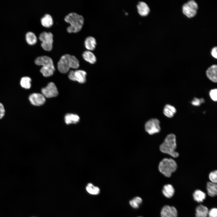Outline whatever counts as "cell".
I'll use <instances>...</instances> for the list:
<instances>
[{
    "label": "cell",
    "mask_w": 217,
    "mask_h": 217,
    "mask_svg": "<svg viewBox=\"0 0 217 217\" xmlns=\"http://www.w3.org/2000/svg\"><path fill=\"white\" fill-rule=\"evenodd\" d=\"M177 147L176 136L173 134H170L166 137L160 145L159 149L163 153L168 155L173 159H175L179 156V153L176 151Z\"/></svg>",
    "instance_id": "obj_1"
},
{
    "label": "cell",
    "mask_w": 217,
    "mask_h": 217,
    "mask_svg": "<svg viewBox=\"0 0 217 217\" xmlns=\"http://www.w3.org/2000/svg\"><path fill=\"white\" fill-rule=\"evenodd\" d=\"M79 66V62L74 55L66 54L62 56L58 63L59 71L62 73H67L70 68L77 69Z\"/></svg>",
    "instance_id": "obj_2"
},
{
    "label": "cell",
    "mask_w": 217,
    "mask_h": 217,
    "mask_svg": "<svg viewBox=\"0 0 217 217\" xmlns=\"http://www.w3.org/2000/svg\"><path fill=\"white\" fill-rule=\"evenodd\" d=\"M64 20L70 24L67 30L69 33H77L82 29L84 23V18L81 15L75 12L69 13L66 15Z\"/></svg>",
    "instance_id": "obj_3"
},
{
    "label": "cell",
    "mask_w": 217,
    "mask_h": 217,
    "mask_svg": "<svg viewBox=\"0 0 217 217\" xmlns=\"http://www.w3.org/2000/svg\"><path fill=\"white\" fill-rule=\"evenodd\" d=\"M35 64L42 67L40 72L45 77L52 75L55 71V68L52 59L49 56L44 55L38 57L35 60Z\"/></svg>",
    "instance_id": "obj_4"
},
{
    "label": "cell",
    "mask_w": 217,
    "mask_h": 217,
    "mask_svg": "<svg viewBox=\"0 0 217 217\" xmlns=\"http://www.w3.org/2000/svg\"><path fill=\"white\" fill-rule=\"evenodd\" d=\"M177 164L175 160L172 158H163L159 163L158 170L166 178H170L177 169Z\"/></svg>",
    "instance_id": "obj_5"
},
{
    "label": "cell",
    "mask_w": 217,
    "mask_h": 217,
    "mask_svg": "<svg viewBox=\"0 0 217 217\" xmlns=\"http://www.w3.org/2000/svg\"><path fill=\"white\" fill-rule=\"evenodd\" d=\"M145 129L149 135H154L158 134L161 130L160 122L157 118H151L146 122Z\"/></svg>",
    "instance_id": "obj_6"
},
{
    "label": "cell",
    "mask_w": 217,
    "mask_h": 217,
    "mask_svg": "<svg viewBox=\"0 0 217 217\" xmlns=\"http://www.w3.org/2000/svg\"><path fill=\"white\" fill-rule=\"evenodd\" d=\"M53 35L50 32L43 31L39 35V39L42 41L41 46L45 50L51 51L52 48Z\"/></svg>",
    "instance_id": "obj_7"
},
{
    "label": "cell",
    "mask_w": 217,
    "mask_h": 217,
    "mask_svg": "<svg viewBox=\"0 0 217 217\" xmlns=\"http://www.w3.org/2000/svg\"><path fill=\"white\" fill-rule=\"evenodd\" d=\"M198 9L197 3L194 0H190L183 5L182 12L187 17L190 18L196 15Z\"/></svg>",
    "instance_id": "obj_8"
},
{
    "label": "cell",
    "mask_w": 217,
    "mask_h": 217,
    "mask_svg": "<svg viewBox=\"0 0 217 217\" xmlns=\"http://www.w3.org/2000/svg\"><path fill=\"white\" fill-rule=\"evenodd\" d=\"M86 72L82 70L71 71L68 75L70 79L74 81H77L80 83H85L86 80Z\"/></svg>",
    "instance_id": "obj_9"
},
{
    "label": "cell",
    "mask_w": 217,
    "mask_h": 217,
    "mask_svg": "<svg viewBox=\"0 0 217 217\" xmlns=\"http://www.w3.org/2000/svg\"><path fill=\"white\" fill-rule=\"evenodd\" d=\"M41 92L44 97L47 98L56 97L58 95L57 88L55 84L52 82L49 83L46 87L42 88Z\"/></svg>",
    "instance_id": "obj_10"
},
{
    "label": "cell",
    "mask_w": 217,
    "mask_h": 217,
    "mask_svg": "<svg viewBox=\"0 0 217 217\" xmlns=\"http://www.w3.org/2000/svg\"><path fill=\"white\" fill-rule=\"evenodd\" d=\"M29 99L32 104L36 106H40L43 105L46 102V98L42 94L34 93L30 94Z\"/></svg>",
    "instance_id": "obj_11"
},
{
    "label": "cell",
    "mask_w": 217,
    "mask_h": 217,
    "mask_svg": "<svg viewBox=\"0 0 217 217\" xmlns=\"http://www.w3.org/2000/svg\"><path fill=\"white\" fill-rule=\"evenodd\" d=\"M161 217H177L178 212L174 206L165 205L161 211Z\"/></svg>",
    "instance_id": "obj_12"
},
{
    "label": "cell",
    "mask_w": 217,
    "mask_h": 217,
    "mask_svg": "<svg viewBox=\"0 0 217 217\" xmlns=\"http://www.w3.org/2000/svg\"><path fill=\"white\" fill-rule=\"evenodd\" d=\"M206 75L208 79L216 83L217 82V66L213 64L206 70Z\"/></svg>",
    "instance_id": "obj_13"
},
{
    "label": "cell",
    "mask_w": 217,
    "mask_h": 217,
    "mask_svg": "<svg viewBox=\"0 0 217 217\" xmlns=\"http://www.w3.org/2000/svg\"><path fill=\"white\" fill-rule=\"evenodd\" d=\"M137 8L138 13L141 16H146L149 12V8L145 2H139Z\"/></svg>",
    "instance_id": "obj_14"
},
{
    "label": "cell",
    "mask_w": 217,
    "mask_h": 217,
    "mask_svg": "<svg viewBox=\"0 0 217 217\" xmlns=\"http://www.w3.org/2000/svg\"><path fill=\"white\" fill-rule=\"evenodd\" d=\"M176 109L173 106L169 104H166L163 110L164 115L167 118L173 117L176 112Z\"/></svg>",
    "instance_id": "obj_15"
},
{
    "label": "cell",
    "mask_w": 217,
    "mask_h": 217,
    "mask_svg": "<svg viewBox=\"0 0 217 217\" xmlns=\"http://www.w3.org/2000/svg\"><path fill=\"white\" fill-rule=\"evenodd\" d=\"M175 190L171 184H167L163 186L162 192L165 197L171 198L174 195Z\"/></svg>",
    "instance_id": "obj_16"
},
{
    "label": "cell",
    "mask_w": 217,
    "mask_h": 217,
    "mask_svg": "<svg viewBox=\"0 0 217 217\" xmlns=\"http://www.w3.org/2000/svg\"><path fill=\"white\" fill-rule=\"evenodd\" d=\"M80 119L79 117L77 115L71 113H68L64 116L65 123L68 125L77 123L79 121Z\"/></svg>",
    "instance_id": "obj_17"
},
{
    "label": "cell",
    "mask_w": 217,
    "mask_h": 217,
    "mask_svg": "<svg viewBox=\"0 0 217 217\" xmlns=\"http://www.w3.org/2000/svg\"><path fill=\"white\" fill-rule=\"evenodd\" d=\"M96 45L95 39L92 36L87 37L84 41V45L85 47L89 51L94 49Z\"/></svg>",
    "instance_id": "obj_18"
},
{
    "label": "cell",
    "mask_w": 217,
    "mask_h": 217,
    "mask_svg": "<svg viewBox=\"0 0 217 217\" xmlns=\"http://www.w3.org/2000/svg\"><path fill=\"white\" fill-rule=\"evenodd\" d=\"M196 217H207L209 210L202 205L198 206L196 209Z\"/></svg>",
    "instance_id": "obj_19"
},
{
    "label": "cell",
    "mask_w": 217,
    "mask_h": 217,
    "mask_svg": "<svg viewBox=\"0 0 217 217\" xmlns=\"http://www.w3.org/2000/svg\"><path fill=\"white\" fill-rule=\"evenodd\" d=\"M206 189L208 195L214 197L217 195V185L216 184L208 181L206 184Z\"/></svg>",
    "instance_id": "obj_20"
},
{
    "label": "cell",
    "mask_w": 217,
    "mask_h": 217,
    "mask_svg": "<svg viewBox=\"0 0 217 217\" xmlns=\"http://www.w3.org/2000/svg\"><path fill=\"white\" fill-rule=\"evenodd\" d=\"M82 57L86 61L91 64H94L96 61V58L94 54L89 50L84 51L82 54Z\"/></svg>",
    "instance_id": "obj_21"
},
{
    "label": "cell",
    "mask_w": 217,
    "mask_h": 217,
    "mask_svg": "<svg viewBox=\"0 0 217 217\" xmlns=\"http://www.w3.org/2000/svg\"><path fill=\"white\" fill-rule=\"evenodd\" d=\"M41 21L42 25L46 27H50L52 25L53 23L52 16L48 14H45L41 18Z\"/></svg>",
    "instance_id": "obj_22"
},
{
    "label": "cell",
    "mask_w": 217,
    "mask_h": 217,
    "mask_svg": "<svg viewBox=\"0 0 217 217\" xmlns=\"http://www.w3.org/2000/svg\"><path fill=\"white\" fill-rule=\"evenodd\" d=\"M206 193L200 190H197L193 194V198L195 201L199 203H202L205 199Z\"/></svg>",
    "instance_id": "obj_23"
},
{
    "label": "cell",
    "mask_w": 217,
    "mask_h": 217,
    "mask_svg": "<svg viewBox=\"0 0 217 217\" xmlns=\"http://www.w3.org/2000/svg\"><path fill=\"white\" fill-rule=\"evenodd\" d=\"M86 191L90 194L93 195L99 194L100 192L99 188L91 183H88L86 187Z\"/></svg>",
    "instance_id": "obj_24"
},
{
    "label": "cell",
    "mask_w": 217,
    "mask_h": 217,
    "mask_svg": "<svg viewBox=\"0 0 217 217\" xmlns=\"http://www.w3.org/2000/svg\"><path fill=\"white\" fill-rule=\"evenodd\" d=\"M26 39L27 43L30 45L35 44L37 39L35 34L32 32H28L26 34Z\"/></svg>",
    "instance_id": "obj_25"
},
{
    "label": "cell",
    "mask_w": 217,
    "mask_h": 217,
    "mask_svg": "<svg viewBox=\"0 0 217 217\" xmlns=\"http://www.w3.org/2000/svg\"><path fill=\"white\" fill-rule=\"evenodd\" d=\"M31 79L28 77H24L21 78L20 80V85L21 86L26 89H28L31 87Z\"/></svg>",
    "instance_id": "obj_26"
},
{
    "label": "cell",
    "mask_w": 217,
    "mask_h": 217,
    "mask_svg": "<svg viewBox=\"0 0 217 217\" xmlns=\"http://www.w3.org/2000/svg\"><path fill=\"white\" fill-rule=\"evenodd\" d=\"M142 199L140 197H136L130 200V205L134 209L138 208L142 202Z\"/></svg>",
    "instance_id": "obj_27"
},
{
    "label": "cell",
    "mask_w": 217,
    "mask_h": 217,
    "mask_svg": "<svg viewBox=\"0 0 217 217\" xmlns=\"http://www.w3.org/2000/svg\"><path fill=\"white\" fill-rule=\"evenodd\" d=\"M208 178L210 182L217 184V170L212 171L209 172Z\"/></svg>",
    "instance_id": "obj_28"
},
{
    "label": "cell",
    "mask_w": 217,
    "mask_h": 217,
    "mask_svg": "<svg viewBox=\"0 0 217 217\" xmlns=\"http://www.w3.org/2000/svg\"><path fill=\"white\" fill-rule=\"evenodd\" d=\"M209 95L211 99L213 101L216 102L217 100V89H215L211 90L209 91Z\"/></svg>",
    "instance_id": "obj_29"
},
{
    "label": "cell",
    "mask_w": 217,
    "mask_h": 217,
    "mask_svg": "<svg viewBox=\"0 0 217 217\" xmlns=\"http://www.w3.org/2000/svg\"><path fill=\"white\" fill-rule=\"evenodd\" d=\"M208 217H217V209L213 208L209 210Z\"/></svg>",
    "instance_id": "obj_30"
},
{
    "label": "cell",
    "mask_w": 217,
    "mask_h": 217,
    "mask_svg": "<svg viewBox=\"0 0 217 217\" xmlns=\"http://www.w3.org/2000/svg\"><path fill=\"white\" fill-rule=\"evenodd\" d=\"M191 103L193 105L195 106H199L202 104L200 99L195 97L192 101Z\"/></svg>",
    "instance_id": "obj_31"
},
{
    "label": "cell",
    "mask_w": 217,
    "mask_h": 217,
    "mask_svg": "<svg viewBox=\"0 0 217 217\" xmlns=\"http://www.w3.org/2000/svg\"><path fill=\"white\" fill-rule=\"evenodd\" d=\"M5 109L3 104L0 102V119H2L5 115Z\"/></svg>",
    "instance_id": "obj_32"
},
{
    "label": "cell",
    "mask_w": 217,
    "mask_h": 217,
    "mask_svg": "<svg viewBox=\"0 0 217 217\" xmlns=\"http://www.w3.org/2000/svg\"><path fill=\"white\" fill-rule=\"evenodd\" d=\"M217 48L216 47H214L211 50V54L212 56L215 58H217Z\"/></svg>",
    "instance_id": "obj_33"
},
{
    "label": "cell",
    "mask_w": 217,
    "mask_h": 217,
    "mask_svg": "<svg viewBox=\"0 0 217 217\" xmlns=\"http://www.w3.org/2000/svg\"></svg>",
    "instance_id": "obj_34"
},
{
    "label": "cell",
    "mask_w": 217,
    "mask_h": 217,
    "mask_svg": "<svg viewBox=\"0 0 217 217\" xmlns=\"http://www.w3.org/2000/svg\"></svg>",
    "instance_id": "obj_35"
}]
</instances>
